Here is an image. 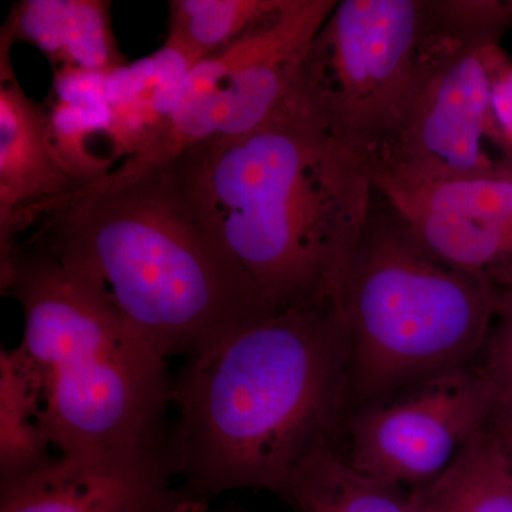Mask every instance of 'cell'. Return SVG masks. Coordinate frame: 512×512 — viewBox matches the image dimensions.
<instances>
[{
    "mask_svg": "<svg viewBox=\"0 0 512 512\" xmlns=\"http://www.w3.org/2000/svg\"><path fill=\"white\" fill-rule=\"evenodd\" d=\"M286 0H171L167 43L198 63L241 39Z\"/></svg>",
    "mask_w": 512,
    "mask_h": 512,
    "instance_id": "obj_17",
    "label": "cell"
},
{
    "mask_svg": "<svg viewBox=\"0 0 512 512\" xmlns=\"http://www.w3.org/2000/svg\"><path fill=\"white\" fill-rule=\"evenodd\" d=\"M349 362L342 301L272 313L187 360L171 396L175 474L204 500L232 490L285 500L345 427Z\"/></svg>",
    "mask_w": 512,
    "mask_h": 512,
    "instance_id": "obj_2",
    "label": "cell"
},
{
    "mask_svg": "<svg viewBox=\"0 0 512 512\" xmlns=\"http://www.w3.org/2000/svg\"><path fill=\"white\" fill-rule=\"evenodd\" d=\"M0 40V261L37 212L80 185L57 160L43 106L20 86Z\"/></svg>",
    "mask_w": 512,
    "mask_h": 512,
    "instance_id": "obj_11",
    "label": "cell"
},
{
    "mask_svg": "<svg viewBox=\"0 0 512 512\" xmlns=\"http://www.w3.org/2000/svg\"><path fill=\"white\" fill-rule=\"evenodd\" d=\"M170 447L59 454L0 483V512H173L190 495L171 487Z\"/></svg>",
    "mask_w": 512,
    "mask_h": 512,
    "instance_id": "obj_10",
    "label": "cell"
},
{
    "mask_svg": "<svg viewBox=\"0 0 512 512\" xmlns=\"http://www.w3.org/2000/svg\"><path fill=\"white\" fill-rule=\"evenodd\" d=\"M461 50L430 0H343L303 55L293 109L366 170L431 73Z\"/></svg>",
    "mask_w": 512,
    "mask_h": 512,
    "instance_id": "obj_6",
    "label": "cell"
},
{
    "mask_svg": "<svg viewBox=\"0 0 512 512\" xmlns=\"http://www.w3.org/2000/svg\"><path fill=\"white\" fill-rule=\"evenodd\" d=\"M490 416V392L476 363L352 409L343 427L346 458L362 473L413 490L439 478Z\"/></svg>",
    "mask_w": 512,
    "mask_h": 512,
    "instance_id": "obj_9",
    "label": "cell"
},
{
    "mask_svg": "<svg viewBox=\"0 0 512 512\" xmlns=\"http://www.w3.org/2000/svg\"><path fill=\"white\" fill-rule=\"evenodd\" d=\"M285 501L299 512H420L416 491L362 473L336 447L299 471Z\"/></svg>",
    "mask_w": 512,
    "mask_h": 512,
    "instance_id": "obj_15",
    "label": "cell"
},
{
    "mask_svg": "<svg viewBox=\"0 0 512 512\" xmlns=\"http://www.w3.org/2000/svg\"><path fill=\"white\" fill-rule=\"evenodd\" d=\"M107 74L73 67L57 69L52 96L86 110L109 109L106 97Z\"/></svg>",
    "mask_w": 512,
    "mask_h": 512,
    "instance_id": "obj_21",
    "label": "cell"
},
{
    "mask_svg": "<svg viewBox=\"0 0 512 512\" xmlns=\"http://www.w3.org/2000/svg\"><path fill=\"white\" fill-rule=\"evenodd\" d=\"M43 109L57 160L80 187L116 170L119 157L109 137L110 109H82L52 94Z\"/></svg>",
    "mask_w": 512,
    "mask_h": 512,
    "instance_id": "obj_18",
    "label": "cell"
},
{
    "mask_svg": "<svg viewBox=\"0 0 512 512\" xmlns=\"http://www.w3.org/2000/svg\"><path fill=\"white\" fill-rule=\"evenodd\" d=\"M477 366L490 392L488 426L512 454V285L501 289L494 322Z\"/></svg>",
    "mask_w": 512,
    "mask_h": 512,
    "instance_id": "obj_19",
    "label": "cell"
},
{
    "mask_svg": "<svg viewBox=\"0 0 512 512\" xmlns=\"http://www.w3.org/2000/svg\"><path fill=\"white\" fill-rule=\"evenodd\" d=\"M0 279L22 308L19 346L35 370L53 447L74 454L163 446L173 406L167 359L42 249L13 245Z\"/></svg>",
    "mask_w": 512,
    "mask_h": 512,
    "instance_id": "obj_4",
    "label": "cell"
},
{
    "mask_svg": "<svg viewBox=\"0 0 512 512\" xmlns=\"http://www.w3.org/2000/svg\"><path fill=\"white\" fill-rule=\"evenodd\" d=\"M501 52L461 50L431 73L367 165L375 187L512 178V151L493 107Z\"/></svg>",
    "mask_w": 512,
    "mask_h": 512,
    "instance_id": "obj_8",
    "label": "cell"
},
{
    "mask_svg": "<svg viewBox=\"0 0 512 512\" xmlns=\"http://www.w3.org/2000/svg\"><path fill=\"white\" fill-rule=\"evenodd\" d=\"M402 212L427 247L447 264L500 289L512 285V218Z\"/></svg>",
    "mask_w": 512,
    "mask_h": 512,
    "instance_id": "obj_16",
    "label": "cell"
},
{
    "mask_svg": "<svg viewBox=\"0 0 512 512\" xmlns=\"http://www.w3.org/2000/svg\"><path fill=\"white\" fill-rule=\"evenodd\" d=\"M104 0H22L9 12L0 40L29 43L55 66L110 73L126 64Z\"/></svg>",
    "mask_w": 512,
    "mask_h": 512,
    "instance_id": "obj_12",
    "label": "cell"
},
{
    "mask_svg": "<svg viewBox=\"0 0 512 512\" xmlns=\"http://www.w3.org/2000/svg\"><path fill=\"white\" fill-rule=\"evenodd\" d=\"M491 80L494 113L512 151V59L504 50L494 64Z\"/></svg>",
    "mask_w": 512,
    "mask_h": 512,
    "instance_id": "obj_22",
    "label": "cell"
},
{
    "mask_svg": "<svg viewBox=\"0 0 512 512\" xmlns=\"http://www.w3.org/2000/svg\"><path fill=\"white\" fill-rule=\"evenodd\" d=\"M207 510V500L190 494L173 512H207Z\"/></svg>",
    "mask_w": 512,
    "mask_h": 512,
    "instance_id": "obj_23",
    "label": "cell"
},
{
    "mask_svg": "<svg viewBox=\"0 0 512 512\" xmlns=\"http://www.w3.org/2000/svg\"><path fill=\"white\" fill-rule=\"evenodd\" d=\"M414 491L420 512H512V454L487 424L439 478Z\"/></svg>",
    "mask_w": 512,
    "mask_h": 512,
    "instance_id": "obj_13",
    "label": "cell"
},
{
    "mask_svg": "<svg viewBox=\"0 0 512 512\" xmlns=\"http://www.w3.org/2000/svg\"><path fill=\"white\" fill-rule=\"evenodd\" d=\"M437 22L464 50L500 46L512 29V0H430Z\"/></svg>",
    "mask_w": 512,
    "mask_h": 512,
    "instance_id": "obj_20",
    "label": "cell"
},
{
    "mask_svg": "<svg viewBox=\"0 0 512 512\" xmlns=\"http://www.w3.org/2000/svg\"><path fill=\"white\" fill-rule=\"evenodd\" d=\"M22 235L20 244L92 285L165 359L205 355L274 313L205 234L167 167L82 185L37 212Z\"/></svg>",
    "mask_w": 512,
    "mask_h": 512,
    "instance_id": "obj_3",
    "label": "cell"
},
{
    "mask_svg": "<svg viewBox=\"0 0 512 512\" xmlns=\"http://www.w3.org/2000/svg\"><path fill=\"white\" fill-rule=\"evenodd\" d=\"M35 370L20 346L0 350V483L55 458Z\"/></svg>",
    "mask_w": 512,
    "mask_h": 512,
    "instance_id": "obj_14",
    "label": "cell"
},
{
    "mask_svg": "<svg viewBox=\"0 0 512 512\" xmlns=\"http://www.w3.org/2000/svg\"><path fill=\"white\" fill-rule=\"evenodd\" d=\"M167 168L271 312L343 302L375 185L292 107L251 133L194 144Z\"/></svg>",
    "mask_w": 512,
    "mask_h": 512,
    "instance_id": "obj_1",
    "label": "cell"
},
{
    "mask_svg": "<svg viewBox=\"0 0 512 512\" xmlns=\"http://www.w3.org/2000/svg\"><path fill=\"white\" fill-rule=\"evenodd\" d=\"M500 293L434 254L375 188L343 289L349 406L380 402L476 365Z\"/></svg>",
    "mask_w": 512,
    "mask_h": 512,
    "instance_id": "obj_5",
    "label": "cell"
},
{
    "mask_svg": "<svg viewBox=\"0 0 512 512\" xmlns=\"http://www.w3.org/2000/svg\"><path fill=\"white\" fill-rule=\"evenodd\" d=\"M336 0H286L284 8L198 63L170 116L141 160L167 167L187 148L214 137L251 133L291 103L299 66Z\"/></svg>",
    "mask_w": 512,
    "mask_h": 512,
    "instance_id": "obj_7",
    "label": "cell"
}]
</instances>
